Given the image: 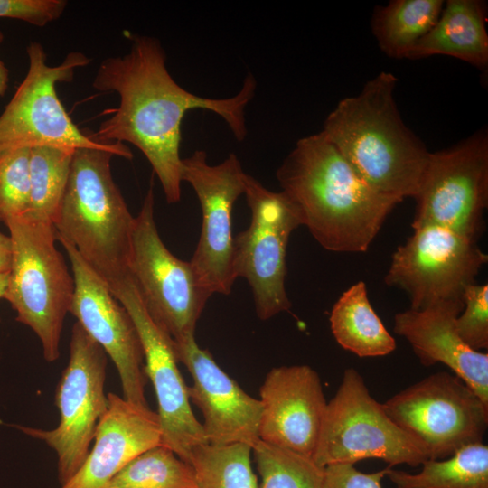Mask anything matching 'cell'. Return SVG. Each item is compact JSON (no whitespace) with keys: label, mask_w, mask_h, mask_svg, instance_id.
Masks as SVG:
<instances>
[{"label":"cell","mask_w":488,"mask_h":488,"mask_svg":"<svg viewBox=\"0 0 488 488\" xmlns=\"http://www.w3.org/2000/svg\"><path fill=\"white\" fill-rule=\"evenodd\" d=\"M92 86L99 92H116L119 104L98 131L88 136L99 143L135 145L151 164L166 202L176 203L183 182L180 145L184 115L192 109L215 113L241 142L248 133L246 108L255 96L257 81L247 75L239 92L229 98L195 95L171 76L157 39L136 36L127 53L102 61Z\"/></svg>","instance_id":"obj_1"},{"label":"cell","mask_w":488,"mask_h":488,"mask_svg":"<svg viewBox=\"0 0 488 488\" xmlns=\"http://www.w3.org/2000/svg\"><path fill=\"white\" fill-rule=\"evenodd\" d=\"M276 175L301 225L329 251H367L401 202L370 186L322 131L299 139Z\"/></svg>","instance_id":"obj_2"},{"label":"cell","mask_w":488,"mask_h":488,"mask_svg":"<svg viewBox=\"0 0 488 488\" xmlns=\"http://www.w3.org/2000/svg\"><path fill=\"white\" fill-rule=\"evenodd\" d=\"M397 81L380 72L359 94L339 101L322 132L370 186L402 201L418 192L431 152L401 118Z\"/></svg>","instance_id":"obj_3"},{"label":"cell","mask_w":488,"mask_h":488,"mask_svg":"<svg viewBox=\"0 0 488 488\" xmlns=\"http://www.w3.org/2000/svg\"><path fill=\"white\" fill-rule=\"evenodd\" d=\"M105 149L74 151L58 217V241L71 245L108 288L129 276L135 217L113 180Z\"/></svg>","instance_id":"obj_4"},{"label":"cell","mask_w":488,"mask_h":488,"mask_svg":"<svg viewBox=\"0 0 488 488\" xmlns=\"http://www.w3.org/2000/svg\"><path fill=\"white\" fill-rule=\"evenodd\" d=\"M13 255L4 298L16 320L39 338L45 361L60 356V342L74 294V278L57 249L52 223L29 214L9 219Z\"/></svg>","instance_id":"obj_5"},{"label":"cell","mask_w":488,"mask_h":488,"mask_svg":"<svg viewBox=\"0 0 488 488\" xmlns=\"http://www.w3.org/2000/svg\"><path fill=\"white\" fill-rule=\"evenodd\" d=\"M26 52L27 73L0 115V151L40 145L70 150L92 147L132 159V152L123 143H99L79 129L57 95V84L70 82L75 70L90 60L73 52L59 65L51 66L38 42H31Z\"/></svg>","instance_id":"obj_6"},{"label":"cell","mask_w":488,"mask_h":488,"mask_svg":"<svg viewBox=\"0 0 488 488\" xmlns=\"http://www.w3.org/2000/svg\"><path fill=\"white\" fill-rule=\"evenodd\" d=\"M368 458L381 459L389 467L418 466L428 459L423 447L372 398L362 376L348 368L327 402L313 460L325 467Z\"/></svg>","instance_id":"obj_7"},{"label":"cell","mask_w":488,"mask_h":488,"mask_svg":"<svg viewBox=\"0 0 488 488\" xmlns=\"http://www.w3.org/2000/svg\"><path fill=\"white\" fill-rule=\"evenodd\" d=\"M150 188L132 235L129 276L151 319L173 340L194 334L211 296L200 283L190 261L175 257L160 238Z\"/></svg>","instance_id":"obj_8"},{"label":"cell","mask_w":488,"mask_h":488,"mask_svg":"<svg viewBox=\"0 0 488 488\" xmlns=\"http://www.w3.org/2000/svg\"><path fill=\"white\" fill-rule=\"evenodd\" d=\"M107 365L106 352L76 322L71 330L69 361L55 390L59 424L48 430L17 427L55 451L61 485L80 468L89 452L97 425L108 408Z\"/></svg>","instance_id":"obj_9"},{"label":"cell","mask_w":488,"mask_h":488,"mask_svg":"<svg viewBox=\"0 0 488 488\" xmlns=\"http://www.w3.org/2000/svg\"><path fill=\"white\" fill-rule=\"evenodd\" d=\"M389 418L413 437L427 458L446 459L483 442L488 405L455 374L433 373L382 404Z\"/></svg>","instance_id":"obj_10"},{"label":"cell","mask_w":488,"mask_h":488,"mask_svg":"<svg viewBox=\"0 0 488 488\" xmlns=\"http://www.w3.org/2000/svg\"><path fill=\"white\" fill-rule=\"evenodd\" d=\"M487 261L476 239L436 225L418 226L393 253L384 282L404 290L412 310L464 307L465 289Z\"/></svg>","instance_id":"obj_11"},{"label":"cell","mask_w":488,"mask_h":488,"mask_svg":"<svg viewBox=\"0 0 488 488\" xmlns=\"http://www.w3.org/2000/svg\"><path fill=\"white\" fill-rule=\"evenodd\" d=\"M243 193L250 222L234 237V274L248 281L258 317L267 320L291 307L285 286L286 255L290 235L301 221L281 191L267 189L248 174Z\"/></svg>","instance_id":"obj_12"},{"label":"cell","mask_w":488,"mask_h":488,"mask_svg":"<svg viewBox=\"0 0 488 488\" xmlns=\"http://www.w3.org/2000/svg\"><path fill=\"white\" fill-rule=\"evenodd\" d=\"M411 227L436 225L476 239L488 205V136L484 130L431 153Z\"/></svg>","instance_id":"obj_13"},{"label":"cell","mask_w":488,"mask_h":488,"mask_svg":"<svg viewBox=\"0 0 488 488\" xmlns=\"http://www.w3.org/2000/svg\"><path fill=\"white\" fill-rule=\"evenodd\" d=\"M182 181L195 192L202 215L201 233L190 263L211 294L230 295L237 279L233 268L232 209L244 192L243 171L235 154L210 164L202 150L182 159Z\"/></svg>","instance_id":"obj_14"},{"label":"cell","mask_w":488,"mask_h":488,"mask_svg":"<svg viewBox=\"0 0 488 488\" xmlns=\"http://www.w3.org/2000/svg\"><path fill=\"white\" fill-rule=\"evenodd\" d=\"M132 317L144 351V370L157 399L162 445L189 464L192 451L208 443L190 405L188 386L178 368L174 340L151 319L128 276L109 287Z\"/></svg>","instance_id":"obj_15"},{"label":"cell","mask_w":488,"mask_h":488,"mask_svg":"<svg viewBox=\"0 0 488 488\" xmlns=\"http://www.w3.org/2000/svg\"><path fill=\"white\" fill-rule=\"evenodd\" d=\"M59 242L67 252L74 278L69 313L113 361L120 379L122 397L136 405L149 407L145 395L147 377L144 351L132 317L77 250L65 241Z\"/></svg>","instance_id":"obj_16"},{"label":"cell","mask_w":488,"mask_h":488,"mask_svg":"<svg viewBox=\"0 0 488 488\" xmlns=\"http://www.w3.org/2000/svg\"><path fill=\"white\" fill-rule=\"evenodd\" d=\"M174 343L178 361L192 376L188 394L202 413V425L208 443H242L253 447L259 440L260 400L245 392L210 352L198 345L194 334Z\"/></svg>","instance_id":"obj_17"},{"label":"cell","mask_w":488,"mask_h":488,"mask_svg":"<svg viewBox=\"0 0 488 488\" xmlns=\"http://www.w3.org/2000/svg\"><path fill=\"white\" fill-rule=\"evenodd\" d=\"M259 440L313 458L327 402L308 365L272 368L259 389Z\"/></svg>","instance_id":"obj_18"},{"label":"cell","mask_w":488,"mask_h":488,"mask_svg":"<svg viewBox=\"0 0 488 488\" xmlns=\"http://www.w3.org/2000/svg\"><path fill=\"white\" fill-rule=\"evenodd\" d=\"M93 441L80 468L61 488H108L132 459L162 444L158 415L109 392Z\"/></svg>","instance_id":"obj_19"},{"label":"cell","mask_w":488,"mask_h":488,"mask_svg":"<svg viewBox=\"0 0 488 488\" xmlns=\"http://www.w3.org/2000/svg\"><path fill=\"white\" fill-rule=\"evenodd\" d=\"M463 308H409L395 314L394 332L409 343L424 366L446 365L488 405V354L473 350L459 336L455 318Z\"/></svg>","instance_id":"obj_20"},{"label":"cell","mask_w":488,"mask_h":488,"mask_svg":"<svg viewBox=\"0 0 488 488\" xmlns=\"http://www.w3.org/2000/svg\"><path fill=\"white\" fill-rule=\"evenodd\" d=\"M486 8L479 0H448L433 28L411 49L408 58L446 55L479 69L488 64Z\"/></svg>","instance_id":"obj_21"},{"label":"cell","mask_w":488,"mask_h":488,"mask_svg":"<svg viewBox=\"0 0 488 488\" xmlns=\"http://www.w3.org/2000/svg\"><path fill=\"white\" fill-rule=\"evenodd\" d=\"M329 320L336 342L359 357L385 356L396 349L395 339L371 305L363 281L342 294Z\"/></svg>","instance_id":"obj_22"},{"label":"cell","mask_w":488,"mask_h":488,"mask_svg":"<svg viewBox=\"0 0 488 488\" xmlns=\"http://www.w3.org/2000/svg\"><path fill=\"white\" fill-rule=\"evenodd\" d=\"M442 0H393L378 6L371 29L380 50L389 57L408 58L414 45L436 24Z\"/></svg>","instance_id":"obj_23"},{"label":"cell","mask_w":488,"mask_h":488,"mask_svg":"<svg viewBox=\"0 0 488 488\" xmlns=\"http://www.w3.org/2000/svg\"><path fill=\"white\" fill-rule=\"evenodd\" d=\"M386 476L399 488H488V446H463L446 459H427L418 474L388 467Z\"/></svg>","instance_id":"obj_24"},{"label":"cell","mask_w":488,"mask_h":488,"mask_svg":"<svg viewBox=\"0 0 488 488\" xmlns=\"http://www.w3.org/2000/svg\"><path fill=\"white\" fill-rule=\"evenodd\" d=\"M75 150L40 145L30 149V205L26 214L54 224Z\"/></svg>","instance_id":"obj_25"},{"label":"cell","mask_w":488,"mask_h":488,"mask_svg":"<svg viewBox=\"0 0 488 488\" xmlns=\"http://www.w3.org/2000/svg\"><path fill=\"white\" fill-rule=\"evenodd\" d=\"M252 447L242 443H206L191 454L195 488H258L251 466Z\"/></svg>","instance_id":"obj_26"},{"label":"cell","mask_w":488,"mask_h":488,"mask_svg":"<svg viewBox=\"0 0 488 488\" xmlns=\"http://www.w3.org/2000/svg\"><path fill=\"white\" fill-rule=\"evenodd\" d=\"M108 488H195L193 470L164 445L132 459Z\"/></svg>","instance_id":"obj_27"},{"label":"cell","mask_w":488,"mask_h":488,"mask_svg":"<svg viewBox=\"0 0 488 488\" xmlns=\"http://www.w3.org/2000/svg\"><path fill=\"white\" fill-rule=\"evenodd\" d=\"M252 453L260 476L258 488H322L324 467L311 457L258 440Z\"/></svg>","instance_id":"obj_28"},{"label":"cell","mask_w":488,"mask_h":488,"mask_svg":"<svg viewBox=\"0 0 488 488\" xmlns=\"http://www.w3.org/2000/svg\"><path fill=\"white\" fill-rule=\"evenodd\" d=\"M30 149L0 151V221L4 223L29 210Z\"/></svg>","instance_id":"obj_29"},{"label":"cell","mask_w":488,"mask_h":488,"mask_svg":"<svg viewBox=\"0 0 488 488\" xmlns=\"http://www.w3.org/2000/svg\"><path fill=\"white\" fill-rule=\"evenodd\" d=\"M464 308L455 318L463 342L475 351L488 347V285L468 286L463 294Z\"/></svg>","instance_id":"obj_30"},{"label":"cell","mask_w":488,"mask_h":488,"mask_svg":"<svg viewBox=\"0 0 488 488\" xmlns=\"http://www.w3.org/2000/svg\"><path fill=\"white\" fill-rule=\"evenodd\" d=\"M67 4L65 0H0V18L42 27L59 19Z\"/></svg>","instance_id":"obj_31"},{"label":"cell","mask_w":488,"mask_h":488,"mask_svg":"<svg viewBox=\"0 0 488 488\" xmlns=\"http://www.w3.org/2000/svg\"><path fill=\"white\" fill-rule=\"evenodd\" d=\"M388 468L374 473H362L354 465L335 464L324 467L322 488H382Z\"/></svg>","instance_id":"obj_32"},{"label":"cell","mask_w":488,"mask_h":488,"mask_svg":"<svg viewBox=\"0 0 488 488\" xmlns=\"http://www.w3.org/2000/svg\"><path fill=\"white\" fill-rule=\"evenodd\" d=\"M13 244L10 236L0 232V273L9 272L12 263Z\"/></svg>","instance_id":"obj_33"},{"label":"cell","mask_w":488,"mask_h":488,"mask_svg":"<svg viewBox=\"0 0 488 488\" xmlns=\"http://www.w3.org/2000/svg\"><path fill=\"white\" fill-rule=\"evenodd\" d=\"M5 38L4 33L0 30V45ZM9 81V70L4 61L0 60V97L5 96Z\"/></svg>","instance_id":"obj_34"},{"label":"cell","mask_w":488,"mask_h":488,"mask_svg":"<svg viewBox=\"0 0 488 488\" xmlns=\"http://www.w3.org/2000/svg\"><path fill=\"white\" fill-rule=\"evenodd\" d=\"M9 272L0 273V298H4L8 286Z\"/></svg>","instance_id":"obj_35"},{"label":"cell","mask_w":488,"mask_h":488,"mask_svg":"<svg viewBox=\"0 0 488 488\" xmlns=\"http://www.w3.org/2000/svg\"><path fill=\"white\" fill-rule=\"evenodd\" d=\"M396 488H399V487H396Z\"/></svg>","instance_id":"obj_36"}]
</instances>
